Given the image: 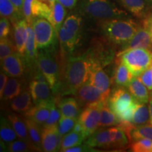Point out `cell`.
Segmentation results:
<instances>
[{
    "label": "cell",
    "instance_id": "obj_53",
    "mask_svg": "<svg viewBox=\"0 0 152 152\" xmlns=\"http://www.w3.org/2000/svg\"><path fill=\"white\" fill-rule=\"evenodd\" d=\"M149 6H152V0H146Z\"/></svg>",
    "mask_w": 152,
    "mask_h": 152
},
{
    "label": "cell",
    "instance_id": "obj_40",
    "mask_svg": "<svg viewBox=\"0 0 152 152\" xmlns=\"http://www.w3.org/2000/svg\"><path fill=\"white\" fill-rule=\"evenodd\" d=\"M130 141L128 134L124 130L118 127L117 134L113 143V148L115 149H125L128 147Z\"/></svg>",
    "mask_w": 152,
    "mask_h": 152
},
{
    "label": "cell",
    "instance_id": "obj_44",
    "mask_svg": "<svg viewBox=\"0 0 152 152\" xmlns=\"http://www.w3.org/2000/svg\"><path fill=\"white\" fill-rule=\"evenodd\" d=\"M138 78L147 87L148 90L152 91V72L151 68H149L144 71L141 75L138 76Z\"/></svg>",
    "mask_w": 152,
    "mask_h": 152
},
{
    "label": "cell",
    "instance_id": "obj_47",
    "mask_svg": "<svg viewBox=\"0 0 152 152\" xmlns=\"http://www.w3.org/2000/svg\"><path fill=\"white\" fill-rule=\"evenodd\" d=\"M8 79V75L1 71V73H0V97L1 98L3 95L4 90V87Z\"/></svg>",
    "mask_w": 152,
    "mask_h": 152
},
{
    "label": "cell",
    "instance_id": "obj_34",
    "mask_svg": "<svg viewBox=\"0 0 152 152\" xmlns=\"http://www.w3.org/2000/svg\"><path fill=\"white\" fill-rule=\"evenodd\" d=\"M0 137L7 144L18 138L16 131L11 125L8 118L1 117L0 122Z\"/></svg>",
    "mask_w": 152,
    "mask_h": 152
},
{
    "label": "cell",
    "instance_id": "obj_25",
    "mask_svg": "<svg viewBox=\"0 0 152 152\" xmlns=\"http://www.w3.org/2000/svg\"><path fill=\"white\" fill-rule=\"evenodd\" d=\"M120 4L127 9L133 16L144 18L147 16L149 4L146 0H117Z\"/></svg>",
    "mask_w": 152,
    "mask_h": 152
},
{
    "label": "cell",
    "instance_id": "obj_18",
    "mask_svg": "<svg viewBox=\"0 0 152 152\" xmlns=\"http://www.w3.org/2000/svg\"><path fill=\"white\" fill-rule=\"evenodd\" d=\"M29 90L34 104L54 99L52 95V90L47 80L33 79L30 83Z\"/></svg>",
    "mask_w": 152,
    "mask_h": 152
},
{
    "label": "cell",
    "instance_id": "obj_51",
    "mask_svg": "<svg viewBox=\"0 0 152 152\" xmlns=\"http://www.w3.org/2000/svg\"><path fill=\"white\" fill-rule=\"evenodd\" d=\"M7 149H8V144L4 142L2 140H1V141H0V151H7Z\"/></svg>",
    "mask_w": 152,
    "mask_h": 152
},
{
    "label": "cell",
    "instance_id": "obj_33",
    "mask_svg": "<svg viewBox=\"0 0 152 152\" xmlns=\"http://www.w3.org/2000/svg\"><path fill=\"white\" fill-rule=\"evenodd\" d=\"M30 142L36 151H42V130L40 127L31 120L26 118Z\"/></svg>",
    "mask_w": 152,
    "mask_h": 152
},
{
    "label": "cell",
    "instance_id": "obj_10",
    "mask_svg": "<svg viewBox=\"0 0 152 152\" xmlns=\"http://www.w3.org/2000/svg\"><path fill=\"white\" fill-rule=\"evenodd\" d=\"M75 96L81 107L102 103L109 99L89 80L79 87Z\"/></svg>",
    "mask_w": 152,
    "mask_h": 152
},
{
    "label": "cell",
    "instance_id": "obj_30",
    "mask_svg": "<svg viewBox=\"0 0 152 152\" xmlns=\"http://www.w3.org/2000/svg\"><path fill=\"white\" fill-rule=\"evenodd\" d=\"M52 9V14L49 21H50L58 35V32L61 26L64 23V19L66 16V8L64 7L58 0H56L53 4L51 6Z\"/></svg>",
    "mask_w": 152,
    "mask_h": 152
},
{
    "label": "cell",
    "instance_id": "obj_9",
    "mask_svg": "<svg viewBox=\"0 0 152 152\" xmlns=\"http://www.w3.org/2000/svg\"><path fill=\"white\" fill-rule=\"evenodd\" d=\"M107 101L85 106L81 111L78 121L83 127V133L86 138L90 137L99 128L100 109L102 106Z\"/></svg>",
    "mask_w": 152,
    "mask_h": 152
},
{
    "label": "cell",
    "instance_id": "obj_22",
    "mask_svg": "<svg viewBox=\"0 0 152 152\" xmlns=\"http://www.w3.org/2000/svg\"><path fill=\"white\" fill-rule=\"evenodd\" d=\"M61 116L78 118L81 113V106L76 98L66 97L57 103Z\"/></svg>",
    "mask_w": 152,
    "mask_h": 152
},
{
    "label": "cell",
    "instance_id": "obj_46",
    "mask_svg": "<svg viewBox=\"0 0 152 152\" xmlns=\"http://www.w3.org/2000/svg\"><path fill=\"white\" fill-rule=\"evenodd\" d=\"M142 26L147 30L149 33L151 40L152 42V14H148L145 18H144Z\"/></svg>",
    "mask_w": 152,
    "mask_h": 152
},
{
    "label": "cell",
    "instance_id": "obj_21",
    "mask_svg": "<svg viewBox=\"0 0 152 152\" xmlns=\"http://www.w3.org/2000/svg\"><path fill=\"white\" fill-rule=\"evenodd\" d=\"M14 26V41L17 51L23 57L26 50V45L28 37V22L23 18L13 24Z\"/></svg>",
    "mask_w": 152,
    "mask_h": 152
},
{
    "label": "cell",
    "instance_id": "obj_50",
    "mask_svg": "<svg viewBox=\"0 0 152 152\" xmlns=\"http://www.w3.org/2000/svg\"><path fill=\"white\" fill-rule=\"evenodd\" d=\"M148 106H149V123L150 124L152 125V93L150 94V98L149 103H148Z\"/></svg>",
    "mask_w": 152,
    "mask_h": 152
},
{
    "label": "cell",
    "instance_id": "obj_12",
    "mask_svg": "<svg viewBox=\"0 0 152 152\" xmlns=\"http://www.w3.org/2000/svg\"><path fill=\"white\" fill-rule=\"evenodd\" d=\"M88 80L94 85L101 92L103 93L106 96H109L111 93V90H110L111 80L107 73L104 71L103 67L93 60L91 65L90 78Z\"/></svg>",
    "mask_w": 152,
    "mask_h": 152
},
{
    "label": "cell",
    "instance_id": "obj_48",
    "mask_svg": "<svg viewBox=\"0 0 152 152\" xmlns=\"http://www.w3.org/2000/svg\"><path fill=\"white\" fill-rule=\"evenodd\" d=\"M61 4L68 9H72L77 4L78 0H58Z\"/></svg>",
    "mask_w": 152,
    "mask_h": 152
},
{
    "label": "cell",
    "instance_id": "obj_14",
    "mask_svg": "<svg viewBox=\"0 0 152 152\" xmlns=\"http://www.w3.org/2000/svg\"><path fill=\"white\" fill-rule=\"evenodd\" d=\"M63 136L57 125L43 128L42 130V148L43 151L54 152L61 150Z\"/></svg>",
    "mask_w": 152,
    "mask_h": 152
},
{
    "label": "cell",
    "instance_id": "obj_39",
    "mask_svg": "<svg viewBox=\"0 0 152 152\" xmlns=\"http://www.w3.org/2000/svg\"><path fill=\"white\" fill-rule=\"evenodd\" d=\"M78 118H73L61 116L58 121V132L64 137L73 130L74 126L77 123Z\"/></svg>",
    "mask_w": 152,
    "mask_h": 152
},
{
    "label": "cell",
    "instance_id": "obj_17",
    "mask_svg": "<svg viewBox=\"0 0 152 152\" xmlns=\"http://www.w3.org/2000/svg\"><path fill=\"white\" fill-rule=\"evenodd\" d=\"M135 48H147L152 49L151 37H150L147 30L143 26H140L135 35L133 36L130 40L121 45L120 51L117 54L124 52L129 49Z\"/></svg>",
    "mask_w": 152,
    "mask_h": 152
},
{
    "label": "cell",
    "instance_id": "obj_52",
    "mask_svg": "<svg viewBox=\"0 0 152 152\" xmlns=\"http://www.w3.org/2000/svg\"><path fill=\"white\" fill-rule=\"evenodd\" d=\"M43 1H45L47 4H48L51 7V6H52L53 4L54 3L56 0H43Z\"/></svg>",
    "mask_w": 152,
    "mask_h": 152
},
{
    "label": "cell",
    "instance_id": "obj_31",
    "mask_svg": "<svg viewBox=\"0 0 152 152\" xmlns=\"http://www.w3.org/2000/svg\"><path fill=\"white\" fill-rule=\"evenodd\" d=\"M0 14L1 17L8 18L13 24L25 18L17 10L11 0H0Z\"/></svg>",
    "mask_w": 152,
    "mask_h": 152
},
{
    "label": "cell",
    "instance_id": "obj_23",
    "mask_svg": "<svg viewBox=\"0 0 152 152\" xmlns=\"http://www.w3.org/2000/svg\"><path fill=\"white\" fill-rule=\"evenodd\" d=\"M33 98L29 89H25L23 92L11 101L10 107L14 112L24 114L31 109Z\"/></svg>",
    "mask_w": 152,
    "mask_h": 152
},
{
    "label": "cell",
    "instance_id": "obj_13",
    "mask_svg": "<svg viewBox=\"0 0 152 152\" xmlns=\"http://www.w3.org/2000/svg\"><path fill=\"white\" fill-rule=\"evenodd\" d=\"M101 39H97L92 44V47L88 49L94 61L98 63L102 67L110 64L115 56V51L111 48L109 45L106 42H101Z\"/></svg>",
    "mask_w": 152,
    "mask_h": 152
},
{
    "label": "cell",
    "instance_id": "obj_36",
    "mask_svg": "<svg viewBox=\"0 0 152 152\" xmlns=\"http://www.w3.org/2000/svg\"><path fill=\"white\" fill-rule=\"evenodd\" d=\"M130 143L140 139H149L152 140V125L145 124L134 127L129 134Z\"/></svg>",
    "mask_w": 152,
    "mask_h": 152
},
{
    "label": "cell",
    "instance_id": "obj_16",
    "mask_svg": "<svg viewBox=\"0 0 152 152\" xmlns=\"http://www.w3.org/2000/svg\"><path fill=\"white\" fill-rule=\"evenodd\" d=\"M23 57L18 52H14L1 61V67L4 73L9 77H21L24 73Z\"/></svg>",
    "mask_w": 152,
    "mask_h": 152
},
{
    "label": "cell",
    "instance_id": "obj_35",
    "mask_svg": "<svg viewBox=\"0 0 152 152\" xmlns=\"http://www.w3.org/2000/svg\"><path fill=\"white\" fill-rule=\"evenodd\" d=\"M86 139L84 134L82 133L72 130L63 137L60 151H65L66 149L82 144Z\"/></svg>",
    "mask_w": 152,
    "mask_h": 152
},
{
    "label": "cell",
    "instance_id": "obj_20",
    "mask_svg": "<svg viewBox=\"0 0 152 152\" xmlns=\"http://www.w3.org/2000/svg\"><path fill=\"white\" fill-rule=\"evenodd\" d=\"M85 144L93 148H102V149H110L112 148L110 128L104 129L99 128L93 134L87 137Z\"/></svg>",
    "mask_w": 152,
    "mask_h": 152
},
{
    "label": "cell",
    "instance_id": "obj_5",
    "mask_svg": "<svg viewBox=\"0 0 152 152\" xmlns=\"http://www.w3.org/2000/svg\"><path fill=\"white\" fill-rule=\"evenodd\" d=\"M83 19L78 14L68 16L61 27L58 39L63 53L73 52L79 45L81 39Z\"/></svg>",
    "mask_w": 152,
    "mask_h": 152
},
{
    "label": "cell",
    "instance_id": "obj_1",
    "mask_svg": "<svg viewBox=\"0 0 152 152\" xmlns=\"http://www.w3.org/2000/svg\"><path fill=\"white\" fill-rule=\"evenodd\" d=\"M92 63L88 50L83 54L68 57L61 76L60 94L75 95L79 87L90 78Z\"/></svg>",
    "mask_w": 152,
    "mask_h": 152
},
{
    "label": "cell",
    "instance_id": "obj_54",
    "mask_svg": "<svg viewBox=\"0 0 152 152\" xmlns=\"http://www.w3.org/2000/svg\"><path fill=\"white\" fill-rule=\"evenodd\" d=\"M150 68H151V72H152V64H151V67H150Z\"/></svg>",
    "mask_w": 152,
    "mask_h": 152
},
{
    "label": "cell",
    "instance_id": "obj_28",
    "mask_svg": "<svg viewBox=\"0 0 152 152\" xmlns=\"http://www.w3.org/2000/svg\"><path fill=\"white\" fill-rule=\"evenodd\" d=\"M7 118H8L9 121H10L14 130L16 131L18 138L31 143L30 140L29 134H28V130L26 119L23 118L20 115L14 113H9L7 115Z\"/></svg>",
    "mask_w": 152,
    "mask_h": 152
},
{
    "label": "cell",
    "instance_id": "obj_7",
    "mask_svg": "<svg viewBox=\"0 0 152 152\" xmlns=\"http://www.w3.org/2000/svg\"><path fill=\"white\" fill-rule=\"evenodd\" d=\"M38 50L54 48L58 33L50 21L44 18H35L32 21Z\"/></svg>",
    "mask_w": 152,
    "mask_h": 152
},
{
    "label": "cell",
    "instance_id": "obj_6",
    "mask_svg": "<svg viewBox=\"0 0 152 152\" xmlns=\"http://www.w3.org/2000/svg\"><path fill=\"white\" fill-rule=\"evenodd\" d=\"M134 77H138L152 64V49L135 48L116 55Z\"/></svg>",
    "mask_w": 152,
    "mask_h": 152
},
{
    "label": "cell",
    "instance_id": "obj_27",
    "mask_svg": "<svg viewBox=\"0 0 152 152\" xmlns=\"http://www.w3.org/2000/svg\"><path fill=\"white\" fill-rule=\"evenodd\" d=\"M116 64L113 77V83L117 86L127 87L134 76L121 59H116Z\"/></svg>",
    "mask_w": 152,
    "mask_h": 152
},
{
    "label": "cell",
    "instance_id": "obj_41",
    "mask_svg": "<svg viewBox=\"0 0 152 152\" xmlns=\"http://www.w3.org/2000/svg\"><path fill=\"white\" fill-rule=\"evenodd\" d=\"M133 152H152V140L149 139H140L132 142L130 145Z\"/></svg>",
    "mask_w": 152,
    "mask_h": 152
},
{
    "label": "cell",
    "instance_id": "obj_3",
    "mask_svg": "<svg viewBox=\"0 0 152 152\" xmlns=\"http://www.w3.org/2000/svg\"><path fill=\"white\" fill-rule=\"evenodd\" d=\"M79 10L85 16L98 20L127 18L128 14L111 0H80Z\"/></svg>",
    "mask_w": 152,
    "mask_h": 152
},
{
    "label": "cell",
    "instance_id": "obj_19",
    "mask_svg": "<svg viewBox=\"0 0 152 152\" xmlns=\"http://www.w3.org/2000/svg\"><path fill=\"white\" fill-rule=\"evenodd\" d=\"M37 50L33 24L32 23L28 22V37L23 58L26 65L30 68H33L37 66L35 65L37 62Z\"/></svg>",
    "mask_w": 152,
    "mask_h": 152
},
{
    "label": "cell",
    "instance_id": "obj_15",
    "mask_svg": "<svg viewBox=\"0 0 152 152\" xmlns=\"http://www.w3.org/2000/svg\"><path fill=\"white\" fill-rule=\"evenodd\" d=\"M56 102L55 99L42 102L35 104L29 111L25 113L23 115L26 118L33 121L39 126L42 127L50 114L51 106Z\"/></svg>",
    "mask_w": 152,
    "mask_h": 152
},
{
    "label": "cell",
    "instance_id": "obj_11",
    "mask_svg": "<svg viewBox=\"0 0 152 152\" xmlns=\"http://www.w3.org/2000/svg\"><path fill=\"white\" fill-rule=\"evenodd\" d=\"M23 14L28 22L32 23L35 18H44L49 20L52 9L43 0H25Z\"/></svg>",
    "mask_w": 152,
    "mask_h": 152
},
{
    "label": "cell",
    "instance_id": "obj_29",
    "mask_svg": "<svg viewBox=\"0 0 152 152\" xmlns=\"http://www.w3.org/2000/svg\"><path fill=\"white\" fill-rule=\"evenodd\" d=\"M149 123V106L145 103L137 102L130 123L134 127L140 126Z\"/></svg>",
    "mask_w": 152,
    "mask_h": 152
},
{
    "label": "cell",
    "instance_id": "obj_26",
    "mask_svg": "<svg viewBox=\"0 0 152 152\" xmlns=\"http://www.w3.org/2000/svg\"><path fill=\"white\" fill-rule=\"evenodd\" d=\"M129 92L132 94L134 99L141 103H149L150 94L149 90L140 81L138 77H134L129 85L127 86Z\"/></svg>",
    "mask_w": 152,
    "mask_h": 152
},
{
    "label": "cell",
    "instance_id": "obj_2",
    "mask_svg": "<svg viewBox=\"0 0 152 152\" xmlns=\"http://www.w3.org/2000/svg\"><path fill=\"white\" fill-rule=\"evenodd\" d=\"M140 26L134 20L126 18L103 20L101 28L107 39L115 45H122L135 35Z\"/></svg>",
    "mask_w": 152,
    "mask_h": 152
},
{
    "label": "cell",
    "instance_id": "obj_8",
    "mask_svg": "<svg viewBox=\"0 0 152 152\" xmlns=\"http://www.w3.org/2000/svg\"><path fill=\"white\" fill-rule=\"evenodd\" d=\"M137 102L128 89L125 87L118 86L110 93L107 104L119 119L125 112L135 105Z\"/></svg>",
    "mask_w": 152,
    "mask_h": 152
},
{
    "label": "cell",
    "instance_id": "obj_43",
    "mask_svg": "<svg viewBox=\"0 0 152 152\" xmlns=\"http://www.w3.org/2000/svg\"><path fill=\"white\" fill-rule=\"evenodd\" d=\"M10 20L5 17H1L0 19V38L8 37L11 33Z\"/></svg>",
    "mask_w": 152,
    "mask_h": 152
},
{
    "label": "cell",
    "instance_id": "obj_45",
    "mask_svg": "<svg viewBox=\"0 0 152 152\" xmlns=\"http://www.w3.org/2000/svg\"><path fill=\"white\" fill-rule=\"evenodd\" d=\"M83 151H96L94 148L90 147L87 144H80V145L75 146V147L69 148L65 150V152H83Z\"/></svg>",
    "mask_w": 152,
    "mask_h": 152
},
{
    "label": "cell",
    "instance_id": "obj_42",
    "mask_svg": "<svg viewBox=\"0 0 152 152\" xmlns=\"http://www.w3.org/2000/svg\"><path fill=\"white\" fill-rule=\"evenodd\" d=\"M61 117V114L60 110L58 109V106L56 102L52 104V106H51V110H50V114H49V116L48 119L47 120V121L45 122V124L43 125V126L42 128H47V127H50V126H54V125H58V121Z\"/></svg>",
    "mask_w": 152,
    "mask_h": 152
},
{
    "label": "cell",
    "instance_id": "obj_49",
    "mask_svg": "<svg viewBox=\"0 0 152 152\" xmlns=\"http://www.w3.org/2000/svg\"><path fill=\"white\" fill-rule=\"evenodd\" d=\"M11 1L14 4V5L16 7L17 10L18 11V12L23 16V8L25 0H11Z\"/></svg>",
    "mask_w": 152,
    "mask_h": 152
},
{
    "label": "cell",
    "instance_id": "obj_4",
    "mask_svg": "<svg viewBox=\"0 0 152 152\" xmlns=\"http://www.w3.org/2000/svg\"><path fill=\"white\" fill-rule=\"evenodd\" d=\"M36 66L45 77L52 92L54 94L59 92L61 75L54 48L39 49L37 53Z\"/></svg>",
    "mask_w": 152,
    "mask_h": 152
},
{
    "label": "cell",
    "instance_id": "obj_37",
    "mask_svg": "<svg viewBox=\"0 0 152 152\" xmlns=\"http://www.w3.org/2000/svg\"><path fill=\"white\" fill-rule=\"evenodd\" d=\"M18 52L14 41L9 37L2 38L0 40V59L2 61L7 56Z\"/></svg>",
    "mask_w": 152,
    "mask_h": 152
},
{
    "label": "cell",
    "instance_id": "obj_38",
    "mask_svg": "<svg viewBox=\"0 0 152 152\" xmlns=\"http://www.w3.org/2000/svg\"><path fill=\"white\" fill-rule=\"evenodd\" d=\"M36 151L33 144L27 141L20 140H16L8 144L7 151L11 152H24Z\"/></svg>",
    "mask_w": 152,
    "mask_h": 152
},
{
    "label": "cell",
    "instance_id": "obj_32",
    "mask_svg": "<svg viewBox=\"0 0 152 152\" xmlns=\"http://www.w3.org/2000/svg\"><path fill=\"white\" fill-rule=\"evenodd\" d=\"M107 102H105L101 107L99 128L118 126L120 123V120L118 119V118L114 113V112L110 109L109 106H108Z\"/></svg>",
    "mask_w": 152,
    "mask_h": 152
},
{
    "label": "cell",
    "instance_id": "obj_24",
    "mask_svg": "<svg viewBox=\"0 0 152 152\" xmlns=\"http://www.w3.org/2000/svg\"><path fill=\"white\" fill-rule=\"evenodd\" d=\"M25 80L10 77L7 80L1 99L11 101L25 90Z\"/></svg>",
    "mask_w": 152,
    "mask_h": 152
}]
</instances>
